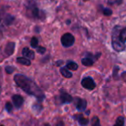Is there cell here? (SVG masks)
I'll list each match as a JSON object with an SVG mask.
<instances>
[{
    "instance_id": "6da1fadb",
    "label": "cell",
    "mask_w": 126,
    "mask_h": 126,
    "mask_svg": "<svg viewBox=\"0 0 126 126\" xmlns=\"http://www.w3.org/2000/svg\"><path fill=\"white\" fill-rule=\"evenodd\" d=\"M14 80L16 84L26 93L35 96L39 100H42L44 98V93L41 88L28 77L23 74H16L14 76Z\"/></svg>"
},
{
    "instance_id": "7a4b0ae2",
    "label": "cell",
    "mask_w": 126,
    "mask_h": 126,
    "mask_svg": "<svg viewBox=\"0 0 126 126\" xmlns=\"http://www.w3.org/2000/svg\"><path fill=\"white\" fill-rule=\"evenodd\" d=\"M119 33H120V28L119 26H116L112 31V47L117 52H122L125 49V43H123L119 40Z\"/></svg>"
},
{
    "instance_id": "3957f363",
    "label": "cell",
    "mask_w": 126,
    "mask_h": 126,
    "mask_svg": "<svg viewBox=\"0 0 126 126\" xmlns=\"http://www.w3.org/2000/svg\"><path fill=\"white\" fill-rule=\"evenodd\" d=\"M27 15L30 17L32 18H36V19L44 20L45 18V14L40 11L35 4H29L28 8H27Z\"/></svg>"
},
{
    "instance_id": "277c9868",
    "label": "cell",
    "mask_w": 126,
    "mask_h": 126,
    "mask_svg": "<svg viewBox=\"0 0 126 126\" xmlns=\"http://www.w3.org/2000/svg\"><path fill=\"white\" fill-rule=\"evenodd\" d=\"M61 44H62L64 47H71L74 44V42H75V38L74 36L70 33H66L61 36Z\"/></svg>"
},
{
    "instance_id": "5b68a950",
    "label": "cell",
    "mask_w": 126,
    "mask_h": 126,
    "mask_svg": "<svg viewBox=\"0 0 126 126\" xmlns=\"http://www.w3.org/2000/svg\"><path fill=\"white\" fill-rule=\"evenodd\" d=\"M81 86L87 90H93L96 87V84H95L94 80L92 79L91 77H86L81 80Z\"/></svg>"
},
{
    "instance_id": "8992f818",
    "label": "cell",
    "mask_w": 126,
    "mask_h": 126,
    "mask_svg": "<svg viewBox=\"0 0 126 126\" xmlns=\"http://www.w3.org/2000/svg\"><path fill=\"white\" fill-rule=\"evenodd\" d=\"M61 104L71 103V102L73 101V98L70 94L61 91Z\"/></svg>"
},
{
    "instance_id": "52a82bcc",
    "label": "cell",
    "mask_w": 126,
    "mask_h": 126,
    "mask_svg": "<svg viewBox=\"0 0 126 126\" xmlns=\"http://www.w3.org/2000/svg\"><path fill=\"white\" fill-rule=\"evenodd\" d=\"M12 101L16 108H20L23 104V98L22 96H20V95L16 94L14 96H12Z\"/></svg>"
},
{
    "instance_id": "ba28073f",
    "label": "cell",
    "mask_w": 126,
    "mask_h": 126,
    "mask_svg": "<svg viewBox=\"0 0 126 126\" xmlns=\"http://www.w3.org/2000/svg\"><path fill=\"white\" fill-rule=\"evenodd\" d=\"M86 105H87V103L85 99H82V98H77L76 99L75 105L78 110H80V111L84 110L86 108Z\"/></svg>"
},
{
    "instance_id": "9c48e42d",
    "label": "cell",
    "mask_w": 126,
    "mask_h": 126,
    "mask_svg": "<svg viewBox=\"0 0 126 126\" xmlns=\"http://www.w3.org/2000/svg\"><path fill=\"white\" fill-rule=\"evenodd\" d=\"M23 54L25 58H27V59H29V60L35 59V53H34L32 50H30L29 47H23Z\"/></svg>"
},
{
    "instance_id": "30bf717a",
    "label": "cell",
    "mask_w": 126,
    "mask_h": 126,
    "mask_svg": "<svg viewBox=\"0 0 126 126\" xmlns=\"http://www.w3.org/2000/svg\"><path fill=\"white\" fill-rule=\"evenodd\" d=\"M15 42H9L5 47V54H7V56H11V54L14 53L15 50Z\"/></svg>"
},
{
    "instance_id": "8fae6325",
    "label": "cell",
    "mask_w": 126,
    "mask_h": 126,
    "mask_svg": "<svg viewBox=\"0 0 126 126\" xmlns=\"http://www.w3.org/2000/svg\"><path fill=\"white\" fill-rule=\"evenodd\" d=\"M16 61H17L18 63H20V64H22V65H24V66H30V64H31L30 60L27 59V58H25V57L17 58V59H16Z\"/></svg>"
},
{
    "instance_id": "7c38bea8",
    "label": "cell",
    "mask_w": 126,
    "mask_h": 126,
    "mask_svg": "<svg viewBox=\"0 0 126 126\" xmlns=\"http://www.w3.org/2000/svg\"><path fill=\"white\" fill-rule=\"evenodd\" d=\"M81 62H82L83 65L86 66V67H91V66L93 65L94 61H93V60L91 59L90 57H86V58H84V59H82Z\"/></svg>"
},
{
    "instance_id": "4fadbf2b",
    "label": "cell",
    "mask_w": 126,
    "mask_h": 126,
    "mask_svg": "<svg viewBox=\"0 0 126 126\" xmlns=\"http://www.w3.org/2000/svg\"><path fill=\"white\" fill-rule=\"evenodd\" d=\"M61 74L65 78H71L73 76L72 73L67 68V67H61Z\"/></svg>"
},
{
    "instance_id": "5bb4252c",
    "label": "cell",
    "mask_w": 126,
    "mask_h": 126,
    "mask_svg": "<svg viewBox=\"0 0 126 126\" xmlns=\"http://www.w3.org/2000/svg\"><path fill=\"white\" fill-rule=\"evenodd\" d=\"M119 40H120L123 43H125L126 42V27L120 30V33H119Z\"/></svg>"
},
{
    "instance_id": "9a60e30c",
    "label": "cell",
    "mask_w": 126,
    "mask_h": 126,
    "mask_svg": "<svg viewBox=\"0 0 126 126\" xmlns=\"http://www.w3.org/2000/svg\"><path fill=\"white\" fill-rule=\"evenodd\" d=\"M67 67L68 70H73V71H75L78 69V67H79V66H78L77 63L75 62H73V61H69L68 63L67 64Z\"/></svg>"
},
{
    "instance_id": "2e32d148",
    "label": "cell",
    "mask_w": 126,
    "mask_h": 126,
    "mask_svg": "<svg viewBox=\"0 0 126 126\" xmlns=\"http://www.w3.org/2000/svg\"><path fill=\"white\" fill-rule=\"evenodd\" d=\"M13 21H14V16H11V15H7V16H5V18H4V23H5L6 25L11 24V23H13Z\"/></svg>"
},
{
    "instance_id": "e0dca14e",
    "label": "cell",
    "mask_w": 126,
    "mask_h": 126,
    "mask_svg": "<svg viewBox=\"0 0 126 126\" xmlns=\"http://www.w3.org/2000/svg\"><path fill=\"white\" fill-rule=\"evenodd\" d=\"M79 123L80 125L82 126H86L88 124V123H89V120L86 118H85V117H83L82 116H79Z\"/></svg>"
},
{
    "instance_id": "ac0fdd59",
    "label": "cell",
    "mask_w": 126,
    "mask_h": 126,
    "mask_svg": "<svg viewBox=\"0 0 126 126\" xmlns=\"http://www.w3.org/2000/svg\"><path fill=\"white\" fill-rule=\"evenodd\" d=\"M124 118L123 117H118L116 121V124L114 126H124Z\"/></svg>"
},
{
    "instance_id": "d6986e66",
    "label": "cell",
    "mask_w": 126,
    "mask_h": 126,
    "mask_svg": "<svg viewBox=\"0 0 126 126\" xmlns=\"http://www.w3.org/2000/svg\"><path fill=\"white\" fill-rule=\"evenodd\" d=\"M30 45L34 48H37L38 47V39L36 37H33L31 39V42H30Z\"/></svg>"
},
{
    "instance_id": "ffe728a7",
    "label": "cell",
    "mask_w": 126,
    "mask_h": 126,
    "mask_svg": "<svg viewBox=\"0 0 126 126\" xmlns=\"http://www.w3.org/2000/svg\"><path fill=\"white\" fill-rule=\"evenodd\" d=\"M92 126H100V122L98 117H93L92 119Z\"/></svg>"
},
{
    "instance_id": "44dd1931",
    "label": "cell",
    "mask_w": 126,
    "mask_h": 126,
    "mask_svg": "<svg viewBox=\"0 0 126 126\" xmlns=\"http://www.w3.org/2000/svg\"><path fill=\"white\" fill-rule=\"evenodd\" d=\"M123 2V0H108V4H121Z\"/></svg>"
},
{
    "instance_id": "7402d4cb",
    "label": "cell",
    "mask_w": 126,
    "mask_h": 126,
    "mask_svg": "<svg viewBox=\"0 0 126 126\" xmlns=\"http://www.w3.org/2000/svg\"><path fill=\"white\" fill-rule=\"evenodd\" d=\"M103 13L105 16H110L112 14V11L109 8H105L103 9Z\"/></svg>"
},
{
    "instance_id": "603a6c76",
    "label": "cell",
    "mask_w": 126,
    "mask_h": 126,
    "mask_svg": "<svg viewBox=\"0 0 126 126\" xmlns=\"http://www.w3.org/2000/svg\"><path fill=\"white\" fill-rule=\"evenodd\" d=\"M5 72L7 73L8 74H13V72H14V67H11V66H8V67H5Z\"/></svg>"
},
{
    "instance_id": "cb8c5ba5",
    "label": "cell",
    "mask_w": 126,
    "mask_h": 126,
    "mask_svg": "<svg viewBox=\"0 0 126 126\" xmlns=\"http://www.w3.org/2000/svg\"><path fill=\"white\" fill-rule=\"evenodd\" d=\"M12 108H13V106H12V105H11V103H6L5 109H6V110H7L8 112H11V110H12Z\"/></svg>"
},
{
    "instance_id": "d4e9b609",
    "label": "cell",
    "mask_w": 126,
    "mask_h": 126,
    "mask_svg": "<svg viewBox=\"0 0 126 126\" xmlns=\"http://www.w3.org/2000/svg\"><path fill=\"white\" fill-rule=\"evenodd\" d=\"M37 52H38L39 54H42L46 52V48L44 47H37Z\"/></svg>"
},
{
    "instance_id": "484cf974",
    "label": "cell",
    "mask_w": 126,
    "mask_h": 126,
    "mask_svg": "<svg viewBox=\"0 0 126 126\" xmlns=\"http://www.w3.org/2000/svg\"><path fill=\"white\" fill-rule=\"evenodd\" d=\"M56 126H64V123H63L62 121H60V122L56 124Z\"/></svg>"
},
{
    "instance_id": "4316f807",
    "label": "cell",
    "mask_w": 126,
    "mask_h": 126,
    "mask_svg": "<svg viewBox=\"0 0 126 126\" xmlns=\"http://www.w3.org/2000/svg\"><path fill=\"white\" fill-rule=\"evenodd\" d=\"M62 63H63V61H57V63H56V65H57V66H60L61 64H62Z\"/></svg>"
},
{
    "instance_id": "83f0119b",
    "label": "cell",
    "mask_w": 126,
    "mask_h": 126,
    "mask_svg": "<svg viewBox=\"0 0 126 126\" xmlns=\"http://www.w3.org/2000/svg\"><path fill=\"white\" fill-rule=\"evenodd\" d=\"M44 126H50V124H45V125H44Z\"/></svg>"
},
{
    "instance_id": "f1b7e54d",
    "label": "cell",
    "mask_w": 126,
    "mask_h": 126,
    "mask_svg": "<svg viewBox=\"0 0 126 126\" xmlns=\"http://www.w3.org/2000/svg\"><path fill=\"white\" fill-rule=\"evenodd\" d=\"M0 21H1V13H0Z\"/></svg>"
},
{
    "instance_id": "f546056e",
    "label": "cell",
    "mask_w": 126,
    "mask_h": 126,
    "mask_svg": "<svg viewBox=\"0 0 126 126\" xmlns=\"http://www.w3.org/2000/svg\"><path fill=\"white\" fill-rule=\"evenodd\" d=\"M84 1H88V0H84Z\"/></svg>"
},
{
    "instance_id": "4dcf8cb0",
    "label": "cell",
    "mask_w": 126,
    "mask_h": 126,
    "mask_svg": "<svg viewBox=\"0 0 126 126\" xmlns=\"http://www.w3.org/2000/svg\"><path fill=\"white\" fill-rule=\"evenodd\" d=\"M0 126H4V125H0Z\"/></svg>"
}]
</instances>
